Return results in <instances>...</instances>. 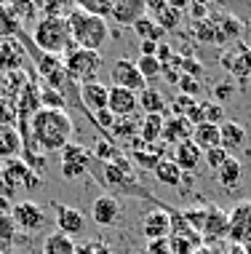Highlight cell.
I'll use <instances>...</instances> for the list:
<instances>
[{
    "mask_svg": "<svg viewBox=\"0 0 251 254\" xmlns=\"http://www.w3.org/2000/svg\"><path fill=\"white\" fill-rule=\"evenodd\" d=\"M72 118L67 110H38L30 121V136L35 153H56L72 139Z\"/></svg>",
    "mask_w": 251,
    "mask_h": 254,
    "instance_id": "1",
    "label": "cell"
},
{
    "mask_svg": "<svg viewBox=\"0 0 251 254\" xmlns=\"http://www.w3.org/2000/svg\"><path fill=\"white\" fill-rule=\"evenodd\" d=\"M67 24H70L72 43H75L78 49L101 54V46L110 40V24L99 16H91V13L80 11L78 5H75V11L67 16Z\"/></svg>",
    "mask_w": 251,
    "mask_h": 254,
    "instance_id": "2",
    "label": "cell"
},
{
    "mask_svg": "<svg viewBox=\"0 0 251 254\" xmlns=\"http://www.w3.org/2000/svg\"><path fill=\"white\" fill-rule=\"evenodd\" d=\"M32 40L43 54H51V57H59V54H67L72 49V35H70V24L67 19H53V16H40L35 22V30H32Z\"/></svg>",
    "mask_w": 251,
    "mask_h": 254,
    "instance_id": "3",
    "label": "cell"
},
{
    "mask_svg": "<svg viewBox=\"0 0 251 254\" xmlns=\"http://www.w3.org/2000/svg\"><path fill=\"white\" fill-rule=\"evenodd\" d=\"M62 67H64V72H67V78H70V80L88 83V80H97V75H99L101 54H99V51H86V49L72 46V49L64 54Z\"/></svg>",
    "mask_w": 251,
    "mask_h": 254,
    "instance_id": "4",
    "label": "cell"
},
{
    "mask_svg": "<svg viewBox=\"0 0 251 254\" xmlns=\"http://www.w3.org/2000/svg\"><path fill=\"white\" fill-rule=\"evenodd\" d=\"M104 182L110 185V188L120 190V193L150 198V195H147V190L137 185V166H134L126 155H120V158H115V161L104 163Z\"/></svg>",
    "mask_w": 251,
    "mask_h": 254,
    "instance_id": "5",
    "label": "cell"
},
{
    "mask_svg": "<svg viewBox=\"0 0 251 254\" xmlns=\"http://www.w3.org/2000/svg\"><path fill=\"white\" fill-rule=\"evenodd\" d=\"M3 188H5V195L11 198L13 190H35L40 188V177H35V171L27 166V161H19V158H8L3 161Z\"/></svg>",
    "mask_w": 251,
    "mask_h": 254,
    "instance_id": "6",
    "label": "cell"
},
{
    "mask_svg": "<svg viewBox=\"0 0 251 254\" xmlns=\"http://www.w3.org/2000/svg\"><path fill=\"white\" fill-rule=\"evenodd\" d=\"M59 161H62V177L64 180H78L83 177L88 166H91V150L78 145V142H70L59 150Z\"/></svg>",
    "mask_w": 251,
    "mask_h": 254,
    "instance_id": "7",
    "label": "cell"
},
{
    "mask_svg": "<svg viewBox=\"0 0 251 254\" xmlns=\"http://www.w3.org/2000/svg\"><path fill=\"white\" fill-rule=\"evenodd\" d=\"M110 78H112V86H120V88H128L134 94H142L147 88V80L139 75L137 64L131 59H115L112 67H110Z\"/></svg>",
    "mask_w": 251,
    "mask_h": 254,
    "instance_id": "8",
    "label": "cell"
},
{
    "mask_svg": "<svg viewBox=\"0 0 251 254\" xmlns=\"http://www.w3.org/2000/svg\"><path fill=\"white\" fill-rule=\"evenodd\" d=\"M227 217H230V230H227L230 241H235V246L251 244V201H241Z\"/></svg>",
    "mask_w": 251,
    "mask_h": 254,
    "instance_id": "9",
    "label": "cell"
},
{
    "mask_svg": "<svg viewBox=\"0 0 251 254\" xmlns=\"http://www.w3.org/2000/svg\"><path fill=\"white\" fill-rule=\"evenodd\" d=\"M219 64L233 72L238 80H246V78H251V49L246 43L227 46V51L219 57Z\"/></svg>",
    "mask_w": 251,
    "mask_h": 254,
    "instance_id": "10",
    "label": "cell"
},
{
    "mask_svg": "<svg viewBox=\"0 0 251 254\" xmlns=\"http://www.w3.org/2000/svg\"><path fill=\"white\" fill-rule=\"evenodd\" d=\"M11 219H13V225H16L19 230L35 233L46 225V211L40 209L35 201H19L11 209Z\"/></svg>",
    "mask_w": 251,
    "mask_h": 254,
    "instance_id": "11",
    "label": "cell"
},
{
    "mask_svg": "<svg viewBox=\"0 0 251 254\" xmlns=\"http://www.w3.org/2000/svg\"><path fill=\"white\" fill-rule=\"evenodd\" d=\"M142 236L147 241L171 238V211L168 209H150L142 217Z\"/></svg>",
    "mask_w": 251,
    "mask_h": 254,
    "instance_id": "12",
    "label": "cell"
},
{
    "mask_svg": "<svg viewBox=\"0 0 251 254\" xmlns=\"http://www.w3.org/2000/svg\"><path fill=\"white\" fill-rule=\"evenodd\" d=\"M107 110H110L115 118H128V115H137V110H139V94L128 91V88H120V86H110Z\"/></svg>",
    "mask_w": 251,
    "mask_h": 254,
    "instance_id": "13",
    "label": "cell"
},
{
    "mask_svg": "<svg viewBox=\"0 0 251 254\" xmlns=\"http://www.w3.org/2000/svg\"><path fill=\"white\" fill-rule=\"evenodd\" d=\"M91 217L101 228H112L120 222V201L115 195H99L91 203Z\"/></svg>",
    "mask_w": 251,
    "mask_h": 254,
    "instance_id": "14",
    "label": "cell"
},
{
    "mask_svg": "<svg viewBox=\"0 0 251 254\" xmlns=\"http://www.w3.org/2000/svg\"><path fill=\"white\" fill-rule=\"evenodd\" d=\"M145 0H112V13L110 22H118L123 27H134L145 16Z\"/></svg>",
    "mask_w": 251,
    "mask_h": 254,
    "instance_id": "15",
    "label": "cell"
},
{
    "mask_svg": "<svg viewBox=\"0 0 251 254\" xmlns=\"http://www.w3.org/2000/svg\"><path fill=\"white\" fill-rule=\"evenodd\" d=\"M107 99H110V86L101 83V80H88V83H80V102L88 113H97V110L107 107Z\"/></svg>",
    "mask_w": 251,
    "mask_h": 254,
    "instance_id": "16",
    "label": "cell"
},
{
    "mask_svg": "<svg viewBox=\"0 0 251 254\" xmlns=\"http://www.w3.org/2000/svg\"><path fill=\"white\" fill-rule=\"evenodd\" d=\"M56 230L64 236H80L86 230V217L75 206H56Z\"/></svg>",
    "mask_w": 251,
    "mask_h": 254,
    "instance_id": "17",
    "label": "cell"
},
{
    "mask_svg": "<svg viewBox=\"0 0 251 254\" xmlns=\"http://www.w3.org/2000/svg\"><path fill=\"white\" fill-rule=\"evenodd\" d=\"M171 161L179 166L185 174H190V171H195L201 166V161H203V153L198 150V145H195L193 139H187V142H182V145H176L174 147V158Z\"/></svg>",
    "mask_w": 251,
    "mask_h": 254,
    "instance_id": "18",
    "label": "cell"
},
{
    "mask_svg": "<svg viewBox=\"0 0 251 254\" xmlns=\"http://www.w3.org/2000/svg\"><path fill=\"white\" fill-rule=\"evenodd\" d=\"M214 30H216V46L219 43H238L241 32H243V24L238 22V16L233 13H219V19L214 22Z\"/></svg>",
    "mask_w": 251,
    "mask_h": 254,
    "instance_id": "19",
    "label": "cell"
},
{
    "mask_svg": "<svg viewBox=\"0 0 251 254\" xmlns=\"http://www.w3.org/2000/svg\"><path fill=\"white\" fill-rule=\"evenodd\" d=\"M243 145H246V128H243L241 123H235V121L222 123L219 126V147L233 155V150H241Z\"/></svg>",
    "mask_w": 251,
    "mask_h": 254,
    "instance_id": "20",
    "label": "cell"
},
{
    "mask_svg": "<svg viewBox=\"0 0 251 254\" xmlns=\"http://www.w3.org/2000/svg\"><path fill=\"white\" fill-rule=\"evenodd\" d=\"M163 142H168V145H182V142L193 139V123H190L187 118H166L163 123V136H160Z\"/></svg>",
    "mask_w": 251,
    "mask_h": 254,
    "instance_id": "21",
    "label": "cell"
},
{
    "mask_svg": "<svg viewBox=\"0 0 251 254\" xmlns=\"http://www.w3.org/2000/svg\"><path fill=\"white\" fill-rule=\"evenodd\" d=\"M227 230H230V217H227V211L216 209V206L206 209V219H203V228H201L203 236L222 238V236H227Z\"/></svg>",
    "mask_w": 251,
    "mask_h": 254,
    "instance_id": "22",
    "label": "cell"
},
{
    "mask_svg": "<svg viewBox=\"0 0 251 254\" xmlns=\"http://www.w3.org/2000/svg\"><path fill=\"white\" fill-rule=\"evenodd\" d=\"M152 174H155V180L160 185H166V188H182V182H185V171L176 166L171 158H163V161L152 169Z\"/></svg>",
    "mask_w": 251,
    "mask_h": 254,
    "instance_id": "23",
    "label": "cell"
},
{
    "mask_svg": "<svg viewBox=\"0 0 251 254\" xmlns=\"http://www.w3.org/2000/svg\"><path fill=\"white\" fill-rule=\"evenodd\" d=\"M139 123H142V118H137V115L118 118V121H115V126H112L107 134H110L112 139H118V142H126V145H131L134 139H139Z\"/></svg>",
    "mask_w": 251,
    "mask_h": 254,
    "instance_id": "24",
    "label": "cell"
},
{
    "mask_svg": "<svg viewBox=\"0 0 251 254\" xmlns=\"http://www.w3.org/2000/svg\"><path fill=\"white\" fill-rule=\"evenodd\" d=\"M163 123L166 115H145L139 123V139L145 145H158L160 136H163Z\"/></svg>",
    "mask_w": 251,
    "mask_h": 254,
    "instance_id": "25",
    "label": "cell"
},
{
    "mask_svg": "<svg viewBox=\"0 0 251 254\" xmlns=\"http://www.w3.org/2000/svg\"><path fill=\"white\" fill-rule=\"evenodd\" d=\"M216 180H219V185H222V188H227V190L238 188L241 180H243V163L238 161V158L230 155L227 161L219 166V171H216Z\"/></svg>",
    "mask_w": 251,
    "mask_h": 254,
    "instance_id": "26",
    "label": "cell"
},
{
    "mask_svg": "<svg viewBox=\"0 0 251 254\" xmlns=\"http://www.w3.org/2000/svg\"><path fill=\"white\" fill-rule=\"evenodd\" d=\"M193 142L198 145L201 153L219 147V126H214V123H198V126H193Z\"/></svg>",
    "mask_w": 251,
    "mask_h": 254,
    "instance_id": "27",
    "label": "cell"
},
{
    "mask_svg": "<svg viewBox=\"0 0 251 254\" xmlns=\"http://www.w3.org/2000/svg\"><path fill=\"white\" fill-rule=\"evenodd\" d=\"M22 59H24V51L16 43V38L0 43V70H19Z\"/></svg>",
    "mask_w": 251,
    "mask_h": 254,
    "instance_id": "28",
    "label": "cell"
},
{
    "mask_svg": "<svg viewBox=\"0 0 251 254\" xmlns=\"http://www.w3.org/2000/svg\"><path fill=\"white\" fill-rule=\"evenodd\" d=\"M75 241H72L70 236H64V233H59V230H53L46 236V241H43V254H75Z\"/></svg>",
    "mask_w": 251,
    "mask_h": 254,
    "instance_id": "29",
    "label": "cell"
},
{
    "mask_svg": "<svg viewBox=\"0 0 251 254\" xmlns=\"http://www.w3.org/2000/svg\"><path fill=\"white\" fill-rule=\"evenodd\" d=\"M139 110H145V115H163L166 113V99L158 88L147 86L139 94Z\"/></svg>",
    "mask_w": 251,
    "mask_h": 254,
    "instance_id": "30",
    "label": "cell"
},
{
    "mask_svg": "<svg viewBox=\"0 0 251 254\" xmlns=\"http://www.w3.org/2000/svg\"><path fill=\"white\" fill-rule=\"evenodd\" d=\"M131 30L139 35V40H150V43H160V40H163V35H166V32H163V27H160L158 22H155L152 16H147V13L139 19L137 24L131 27Z\"/></svg>",
    "mask_w": 251,
    "mask_h": 254,
    "instance_id": "31",
    "label": "cell"
},
{
    "mask_svg": "<svg viewBox=\"0 0 251 254\" xmlns=\"http://www.w3.org/2000/svg\"><path fill=\"white\" fill-rule=\"evenodd\" d=\"M19 32H22V24H19V19L13 16L11 5L0 3V40H13Z\"/></svg>",
    "mask_w": 251,
    "mask_h": 254,
    "instance_id": "32",
    "label": "cell"
},
{
    "mask_svg": "<svg viewBox=\"0 0 251 254\" xmlns=\"http://www.w3.org/2000/svg\"><path fill=\"white\" fill-rule=\"evenodd\" d=\"M22 150V139H19L16 128H0V158H16V153Z\"/></svg>",
    "mask_w": 251,
    "mask_h": 254,
    "instance_id": "33",
    "label": "cell"
},
{
    "mask_svg": "<svg viewBox=\"0 0 251 254\" xmlns=\"http://www.w3.org/2000/svg\"><path fill=\"white\" fill-rule=\"evenodd\" d=\"M78 8L91 13V16H99L104 22H110V13H112V0H78Z\"/></svg>",
    "mask_w": 251,
    "mask_h": 254,
    "instance_id": "34",
    "label": "cell"
},
{
    "mask_svg": "<svg viewBox=\"0 0 251 254\" xmlns=\"http://www.w3.org/2000/svg\"><path fill=\"white\" fill-rule=\"evenodd\" d=\"M38 105H40V110H64V107H67V99H64L59 91H53V88L43 86V88L38 91Z\"/></svg>",
    "mask_w": 251,
    "mask_h": 254,
    "instance_id": "35",
    "label": "cell"
},
{
    "mask_svg": "<svg viewBox=\"0 0 251 254\" xmlns=\"http://www.w3.org/2000/svg\"><path fill=\"white\" fill-rule=\"evenodd\" d=\"M134 64H137V70L145 80H152V78H158V75L163 72V67H160V62L155 57H139Z\"/></svg>",
    "mask_w": 251,
    "mask_h": 254,
    "instance_id": "36",
    "label": "cell"
},
{
    "mask_svg": "<svg viewBox=\"0 0 251 254\" xmlns=\"http://www.w3.org/2000/svg\"><path fill=\"white\" fill-rule=\"evenodd\" d=\"M193 35L198 43H216V30L214 19H203V22H193Z\"/></svg>",
    "mask_w": 251,
    "mask_h": 254,
    "instance_id": "37",
    "label": "cell"
},
{
    "mask_svg": "<svg viewBox=\"0 0 251 254\" xmlns=\"http://www.w3.org/2000/svg\"><path fill=\"white\" fill-rule=\"evenodd\" d=\"M11 5V11H13V16L19 19V24H27V22H35V16H38V5L35 3H8Z\"/></svg>",
    "mask_w": 251,
    "mask_h": 254,
    "instance_id": "38",
    "label": "cell"
},
{
    "mask_svg": "<svg viewBox=\"0 0 251 254\" xmlns=\"http://www.w3.org/2000/svg\"><path fill=\"white\" fill-rule=\"evenodd\" d=\"M38 70H40V75H43V78H49V75L62 70V62H59V57H51V54H43V51H40V54H38Z\"/></svg>",
    "mask_w": 251,
    "mask_h": 254,
    "instance_id": "39",
    "label": "cell"
},
{
    "mask_svg": "<svg viewBox=\"0 0 251 254\" xmlns=\"http://www.w3.org/2000/svg\"><path fill=\"white\" fill-rule=\"evenodd\" d=\"M203 123H214V126H222L225 123V110L216 102H203Z\"/></svg>",
    "mask_w": 251,
    "mask_h": 254,
    "instance_id": "40",
    "label": "cell"
},
{
    "mask_svg": "<svg viewBox=\"0 0 251 254\" xmlns=\"http://www.w3.org/2000/svg\"><path fill=\"white\" fill-rule=\"evenodd\" d=\"M203 158H206L208 169L216 174V171H219V166L230 158V153H227V150H222V147H214V150H206V153H203Z\"/></svg>",
    "mask_w": 251,
    "mask_h": 254,
    "instance_id": "41",
    "label": "cell"
},
{
    "mask_svg": "<svg viewBox=\"0 0 251 254\" xmlns=\"http://www.w3.org/2000/svg\"><path fill=\"white\" fill-rule=\"evenodd\" d=\"M94 150H97V158L101 163H110V161H115V158L123 155L118 147L112 145V142H97V147H94Z\"/></svg>",
    "mask_w": 251,
    "mask_h": 254,
    "instance_id": "42",
    "label": "cell"
},
{
    "mask_svg": "<svg viewBox=\"0 0 251 254\" xmlns=\"http://www.w3.org/2000/svg\"><path fill=\"white\" fill-rule=\"evenodd\" d=\"M176 86H179L182 97H190V99H195V94L201 91V80L198 78H190V75H182Z\"/></svg>",
    "mask_w": 251,
    "mask_h": 254,
    "instance_id": "43",
    "label": "cell"
},
{
    "mask_svg": "<svg viewBox=\"0 0 251 254\" xmlns=\"http://www.w3.org/2000/svg\"><path fill=\"white\" fill-rule=\"evenodd\" d=\"M91 115H94V121H97V126L104 128V131H110V128L115 126V121H118L107 107H104V110H97V113H91Z\"/></svg>",
    "mask_w": 251,
    "mask_h": 254,
    "instance_id": "44",
    "label": "cell"
},
{
    "mask_svg": "<svg viewBox=\"0 0 251 254\" xmlns=\"http://www.w3.org/2000/svg\"><path fill=\"white\" fill-rule=\"evenodd\" d=\"M233 97H235V86L233 83H216L214 86V102L216 105H222V102H227Z\"/></svg>",
    "mask_w": 251,
    "mask_h": 254,
    "instance_id": "45",
    "label": "cell"
},
{
    "mask_svg": "<svg viewBox=\"0 0 251 254\" xmlns=\"http://www.w3.org/2000/svg\"><path fill=\"white\" fill-rule=\"evenodd\" d=\"M13 236H16V225H13L11 214L8 217H0V241H13Z\"/></svg>",
    "mask_w": 251,
    "mask_h": 254,
    "instance_id": "46",
    "label": "cell"
},
{
    "mask_svg": "<svg viewBox=\"0 0 251 254\" xmlns=\"http://www.w3.org/2000/svg\"><path fill=\"white\" fill-rule=\"evenodd\" d=\"M147 252H150V254H174L171 241H168V238H160V241H150Z\"/></svg>",
    "mask_w": 251,
    "mask_h": 254,
    "instance_id": "47",
    "label": "cell"
},
{
    "mask_svg": "<svg viewBox=\"0 0 251 254\" xmlns=\"http://www.w3.org/2000/svg\"><path fill=\"white\" fill-rule=\"evenodd\" d=\"M187 11L193 13V22H203V19H208V5H203V3L187 5Z\"/></svg>",
    "mask_w": 251,
    "mask_h": 254,
    "instance_id": "48",
    "label": "cell"
},
{
    "mask_svg": "<svg viewBox=\"0 0 251 254\" xmlns=\"http://www.w3.org/2000/svg\"><path fill=\"white\" fill-rule=\"evenodd\" d=\"M171 57H174V54H171V46H168V43H158V51H155V59L160 62V67H163V64H168V62H171Z\"/></svg>",
    "mask_w": 251,
    "mask_h": 254,
    "instance_id": "49",
    "label": "cell"
},
{
    "mask_svg": "<svg viewBox=\"0 0 251 254\" xmlns=\"http://www.w3.org/2000/svg\"><path fill=\"white\" fill-rule=\"evenodd\" d=\"M8 105L5 102H0V128H5L8 123H13V118H16V110H5Z\"/></svg>",
    "mask_w": 251,
    "mask_h": 254,
    "instance_id": "50",
    "label": "cell"
},
{
    "mask_svg": "<svg viewBox=\"0 0 251 254\" xmlns=\"http://www.w3.org/2000/svg\"><path fill=\"white\" fill-rule=\"evenodd\" d=\"M155 51H158V43H150V40L139 43V57H155Z\"/></svg>",
    "mask_w": 251,
    "mask_h": 254,
    "instance_id": "51",
    "label": "cell"
},
{
    "mask_svg": "<svg viewBox=\"0 0 251 254\" xmlns=\"http://www.w3.org/2000/svg\"><path fill=\"white\" fill-rule=\"evenodd\" d=\"M11 209H13V201L5 193H0V217H8Z\"/></svg>",
    "mask_w": 251,
    "mask_h": 254,
    "instance_id": "52",
    "label": "cell"
},
{
    "mask_svg": "<svg viewBox=\"0 0 251 254\" xmlns=\"http://www.w3.org/2000/svg\"><path fill=\"white\" fill-rule=\"evenodd\" d=\"M75 254H97V241H91V244H86V246H78Z\"/></svg>",
    "mask_w": 251,
    "mask_h": 254,
    "instance_id": "53",
    "label": "cell"
},
{
    "mask_svg": "<svg viewBox=\"0 0 251 254\" xmlns=\"http://www.w3.org/2000/svg\"><path fill=\"white\" fill-rule=\"evenodd\" d=\"M195 254H214V252H208V249H198Z\"/></svg>",
    "mask_w": 251,
    "mask_h": 254,
    "instance_id": "54",
    "label": "cell"
},
{
    "mask_svg": "<svg viewBox=\"0 0 251 254\" xmlns=\"http://www.w3.org/2000/svg\"><path fill=\"white\" fill-rule=\"evenodd\" d=\"M142 254H150V252H142Z\"/></svg>",
    "mask_w": 251,
    "mask_h": 254,
    "instance_id": "55",
    "label": "cell"
},
{
    "mask_svg": "<svg viewBox=\"0 0 251 254\" xmlns=\"http://www.w3.org/2000/svg\"><path fill=\"white\" fill-rule=\"evenodd\" d=\"M0 86H3V83H0Z\"/></svg>",
    "mask_w": 251,
    "mask_h": 254,
    "instance_id": "56",
    "label": "cell"
},
{
    "mask_svg": "<svg viewBox=\"0 0 251 254\" xmlns=\"http://www.w3.org/2000/svg\"><path fill=\"white\" fill-rule=\"evenodd\" d=\"M0 254H3V252H0Z\"/></svg>",
    "mask_w": 251,
    "mask_h": 254,
    "instance_id": "57",
    "label": "cell"
}]
</instances>
